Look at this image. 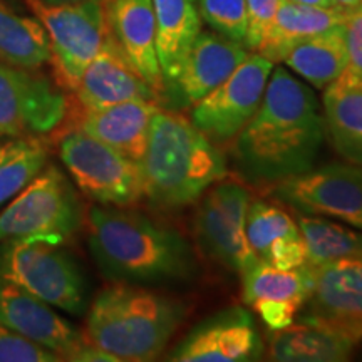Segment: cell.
<instances>
[{
  "instance_id": "cell-29",
  "label": "cell",
  "mask_w": 362,
  "mask_h": 362,
  "mask_svg": "<svg viewBox=\"0 0 362 362\" xmlns=\"http://www.w3.org/2000/svg\"><path fill=\"white\" fill-rule=\"evenodd\" d=\"M300 233L297 221L279 206L264 200H252L245 218V235L252 250L260 260L277 238Z\"/></svg>"
},
{
  "instance_id": "cell-33",
  "label": "cell",
  "mask_w": 362,
  "mask_h": 362,
  "mask_svg": "<svg viewBox=\"0 0 362 362\" xmlns=\"http://www.w3.org/2000/svg\"><path fill=\"white\" fill-rule=\"evenodd\" d=\"M264 262L280 270H292L307 264V248L302 233L277 238L269 248Z\"/></svg>"
},
{
  "instance_id": "cell-12",
  "label": "cell",
  "mask_w": 362,
  "mask_h": 362,
  "mask_svg": "<svg viewBox=\"0 0 362 362\" xmlns=\"http://www.w3.org/2000/svg\"><path fill=\"white\" fill-rule=\"evenodd\" d=\"M270 193L297 214L337 220L362 232V166L330 163L272 185Z\"/></svg>"
},
{
  "instance_id": "cell-34",
  "label": "cell",
  "mask_w": 362,
  "mask_h": 362,
  "mask_svg": "<svg viewBox=\"0 0 362 362\" xmlns=\"http://www.w3.org/2000/svg\"><path fill=\"white\" fill-rule=\"evenodd\" d=\"M344 34H346V47L349 56V64L356 74L362 78V8H354L347 13L344 22Z\"/></svg>"
},
{
  "instance_id": "cell-28",
  "label": "cell",
  "mask_w": 362,
  "mask_h": 362,
  "mask_svg": "<svg viewBox=\"0 0 362 362\" xmlns=\"http://www.w3.org/2000/svg\"><path fill=\"white\" fill-rule=\"evenodd\" d=\"M49 165V149L39 136H22L0 143V208Z\"/></svg>"
},
{
  "instance_id": "cell-26",
  "label": "cell",
  "mask_w": 362,
  "mask_h": 362,
  "mask_svg": "<svg viewBox=\"0 0 362 362\" xmlns=\"http://www.w3.org/2000/svg\"><path fill=\"white\" fill-rule=\"evenodd\" d=\"M0 62L40 69L51 62V47L44 27L35 17L21 16L0 2Z\"/></svg>"
},
{
  "instance_id": "cell-39",
  "label": "cell",
  "mask_w": 362,
  "mask_h": 362,
  "mask_svg": "<svg viewBox=\"0 0 362 362\" xmlns=\"http://www.w3.org/2000/svg\"><path fill=\"white\" fill-rule=\"evenodd\" d=\"M361 8H362V6H361Z\"/></svg>"
},
{
  "instance_id": "cell-22",
  "label": "cell",
  "mask_w": 362,
  "mask_h": 362,
  "mask_svg": "<svg viewBox=\"0 0 362 362\" xmlns=\"http://www.w3.org/2000/svg\"><path fill=\"white\" fill-rule=\"evenodd\" d=\"M156 52L163 79L170 84L183 66L189 49L202 33V17L194 0H153Z\"/></svg>"
},
{
  "instance_id": "cell-36",
  "label": "cell",
  "mask_w": 362,
  "mask_h": 362,
  "mask_svg": "<svg viewBox=\"0 0 362 362\" xmlns=\"http://www.w3.org/2000/svg\"><path fill=\"white\" fill-rule=\"evenodd\" d=\"M341 8H346V11H354V8H359L362 6V0H334Z\"/></svg>"
},
{
  "instance_id": "cell-24",
  "label": "cell",
  "mask_w": 362,
  "mask_h": 362,
  "mask_svg": "<svg viewBox=\"0 0 362 362\" xmlns=\"http://www.w3.org/2000/svg\"><path fill=\"white\" fill-rule=\"evenodd\" d=\"M270 359L280 362H339L347 361L354 344L315 325L296 324L272 330Z\"/></svg>"
},
{
  "instance_id": "cell-18",
  "label": "cell",
  "mask_w": 362,
  "mask_h": 362,
  "mask_svg": "<svg viewBox=\"0 0 362 362\" xmlns=\"http://www.w3.org/2000/svg\"><path fill=\"white\" fill-rule=\"evenodd\" d=\"M104 7L111 35L163 103L165 79L156 52L153 0H107Z\"/></svg>"
},
{
  "instance_id": "cell-4",
  "label": "cell",
  "mask_w": 362,
  "mask_h": 362,
  "mask_svg": "<svg viewBox=\"0 0 362 362\" xmlns=\"http://www.w3.org/2000/svg\"><path fill=\"white\" fill-rule=\"evenodd\" d=\"M183 319L185 307L176 298L144 285L111 282L90 304L83 337L117 362L155 361Z\"/></svg>"
},
{
  "instance_id": "cell-15",
  "label": "cell",
  "mask_w": 362,
  "mask_h": 362,
  "mask_svg": "<svg viewBox=\"0 0 362 362\" xmlns=\"http://www.w3.org/2000/svg\"><path fill=\"white\" fill-rule=\"evenodd\" d=\"M250 51L243 44L218 33H200L189 49L178 76L166 84L165 101L192 107L206 94L223 83L248 57Z\"/></svg>"
},
{
  "instance_id": "cell-23",
  "label": "cell",
  "mask_w": 362,
  "mask_h": 362,
  "mask_svg": "<svg viewBox=\"0 0 362 362\" xmlns=\"http://www.w3.org/2000/svg\"><path fill=\"white\" fill-rule=\"evenodd\" d=\"M282 62L315 89H325L349 64L344 24L297 44Z\"/></svg>"
},
{
  "instance_id": "cell-2",
  "label": "cell",
  "mask_w": 362,
  "mask_h": 362,
  "mask_svg": "<svg viewBox=\"0 0 362 362\" xmlns=\"http://www.w3.org/2000/svg\"><path fill=\"white\" fill-rule=\"evenodd\" d=\"M89 252L110 282L181 285L197 277L188 240L126 206L94 205L86 214Z\"/></svg>"
},
{
  "instance_id": "cell-31",
  "label": "cell",
  "mask_w": 362,
  "mask_h": 362,
  "mask_svg": "<svg viewBox=\"0 0 362 362\" xmlns=\"http://www.w3.org/2000/svg\"><path fill=\"white\" fill-rule=\"evenodd\" d=\"M56 352L0 324V362H59Z\"/></svg>"
},
{
  "instance_id": "cell-14",
  "label": "cell",
  "mask_w": 362,
  "mask_h": 362,
  "mask_svg": "<svg viewBox=\"0 0 362 362\" xmlns=\"http://www.w3.org/2000/svg\"><path fill=\"white\" fill-rule=\"evenodd\" d=\"M264 344L252 315L242 307L221 310L198 324L166 357L176 362L257 361Z\"/></svg>"
},
{
  "instance_id": "cell-16",
  "label": "cell",
  "mask_w": 362,
  "mask_h": 362,
  "mask_svg": "<svg viewBox=\"0 0 362 362\" xmlns=\"http://www.w3.org/2000/svg\"><path fill=\"white\" fill-rule=\"evenodd\" d=\"M74 96L81 111L101 110L126 101L161 103V98L121 51L110 27L96 57L86 67Z\"/></svg>"
},
{
  "instance_id": "cell-19",
  "label": "cell",
  "mask_w": 362,
  "mask_h": 362,
  "mask_svg": "<svg viewBox=\"0 0 362 362\" xmlns=\"http://www.w3.org/2000/svg\"><path fill=\"white\" fill-rule=\"evenodd\" d=\"M158 110L160 104L153 101H126L101 110L81 111L74 129L141 163Z\"/></svg>"
},
{
  "instance_id": "cell-35",
  "label": "cell",
  "mask_w": 362,
  "mask_h": 362,
  "mask_svg": "<svg viewBox=\"0 0 362 362\" xmlns=\"http://www.w3.org/2000/svg\"><path fill=\"white\" fill-rule=\"evenodd\" d=\"M291 2L302 4V6H309V7H322V8L339 7L334 0H291Z\"/></svg>"
},
{
  "instance_id": "cell-32",
  "label": "cell",
  "mask_w": 362,
  "mask_h": 362,
  "mask_svg": "<svg viewBox=\"0 0 362 362\" xmlns=\"http://www.w3.org/2000/svg\"><path fill=\"white\" fill-rule=\"evenodd\" d=\"M280 0H245L247 6V37L245 47L250 52L259 51L262 40L277 13Z\"/></svg>"
},
{
  "instance_id": "cell-37",
  "label": "cell",
  "mask_w": 362,
  "mask_h": 362,
  "mask_svg": "<svg viewBox=\"0 0 362 362\" xmlns=\"http://www.w3.org/2000/svg\"><path fill=\"white\" fill-rule=\"evenodd\" d=\"M40 2L49 4V6H62V4H79V2H90V0H40ZM104 2V0H98Z\"/></svg>"
},
{
  "instance_id": "cell-27",
  "label": "cell",
  "mask_w": 362,
  "mask_h": 362,
  "mask_svg": "<svg viewBox=\"0 0 362 362\" xmlns=\"http://www.w3.org/2000/svg\"><path fill=\"white\" fill-rule=\"evenodd\" d=\"M307 248V264L320 265L339 259L362 257V232L319 215H297Z\"/></svg>"
},
{
  "instance_id": "cell-5",
  "label": "cell",
  "mask_w": 362,
  "mask_h": 362,
  "mask_svg": "<svg viewBox=\"0 0 362 362\" xmlns=\"http://www.w3.org/2000/svg\"><path fill=\"white\" fill-rule=\"evenodd\" d=\"M0 282L16 285L67 314L81 315L88 310L84 275L62 243L45 240L0 243Z\"/></svg>"
},
{
  "instance_id": "cell-13",
  "label": "cell",
  "mask_w": 362,
  "mask_h": 362,
  "mask_svg": "<svg viewBox=\"0 0 362 362\" xmlns=\"http://www.w3.org/2000/svg\"><path fill=\"white\" fill-rule=\"evenodd\" d=\"M69 101L57 83L0 62V138L44 136L64 123Z\"/></svg>"
},
{
  "instance_id": "cell-11",
  "label": "cell",
  "mask_w": 362,
  "mask_h": 362,
  "mask_svg": "<svg viewBox=\"0 0 362 362\" xmlns=\"http://www.w3.org/2000/svg\"><path fill=\"white\" fill-rule=\"evenodd\" d=\"M309 267L312 284L298 324L330 330L354 346L362 342V257Z\"/></svg>"
},
{
  "instance_id": "cell-10",
  "label": "cell",
  "mask_w": 362,
  "mask_h": 362,
  "mask_svg": "<svg viewBox=\"0 0 362 362\" xmlns=\"http://www.w3.org/2000/svg\"><path fill=\"white\" fill-rule=\"evenodd\" d=\"M274 62L250 52L232 74L189 107V121L221 149L230 146L259 111Z\"/></svg>"
},
{
  "instance_id": "cell-7",
  "label": "cell",
  "mask_w": 362,
  "mask_h": 362,
  "mask_svg": "<svg viewBox=\"0 0 362 362\" xmlns=\"http://www.w3.org/2000/svg\"><path fill=\"white\" fill-rule=\"evenodd\" d=\"M34 17L42 24L51 47V64L56 83L74 93L86 67L96 57L107 34L104 2L49 6L40 0H25Z\"/></svg>"
},
{
  "instance_id": "cell-38",
  "label": "cell",
  "mask_w": 362,
  "mask_h": 362,
  "mask_svg": "<svg viewBox=\"0 0 362 362\" xmlns=\"http://www.w3.org/2000/svg\"><path fill=\"white\" fill-rule=\"evenodd\" d=\"M104 2H107V0H104Z\"/></svg>"
},
{
  "instance_id": "cell-3",
  "label": "cell",
  "mask_w": 362,
  "mask_h": 362,
  "mask_svg": "<svg viewBox=\"0 0 362 362\" xmlns=\"http://www.w3.org/2000/svg\"><path fill=\"white\" fill-rule=\"evenodd\" d=\"M144 197L163 210L197 203L228 175L223 149L211 143L188 117L158 110L141 163Z\"/></svg>"
},
{
  "instance_id": "cell-8",
  "label": "cell",
  "mask_w": 362,
  "mask_h": 362,
  "mask_svg": "<svg viewBox=\"0 0 362 362\" xmlns=\"http://www.w3.org/2000/svg\"><path fill=\"white\" fill-rule=\"evenodd\" d=\"M59 158L86 197L106 206H131L144 197L141 166L96 138L71 129L59 141Z\"/></svg>"
},
{
  "instance_id": "cell-1",
  "label": "cell",
  "mask_w": 362,
  "mask_h": 362,
  "mask_svg": "<svg viewBox=\"0 0 362 362\" xmlns=\"http://www.w3.org/2000/svg\"><path fill=\"white\" fill-rule=\"evenodd\" d=\"M325 141L320 103L310 86L274 66L259 111L232 143L243 180L275 185L315 166Z\"/></svg>"
},
{
  "instance_id": "cell-30",
  "label": "cell",
  "mask_w": 362,
  "mask_h": 362,
  "mask_svg": "<svg viewBox=\"0 0 362 362\" xmlns=\"http://www.w3.org/2000/svg\"><path fill=\"white\" fill-rule=\"evenodd\" d=\"M202 22L235 42L245 44L247 6L245 0H194Z\"/></svg>"
},
{
  "instance_id": "cell-6",
  "label": "cell",
  "mask_w": 362,
  "mask_h": 362,
  "mask_svg": "<svg viewBox=\"0 0 362 362\" xmlns=\"http://www.w3.org/2000/svg\"><path fill=\"white\" fill-rule=\"evenodd\" d=\"M83 223V205L57 166L47 165L0 211V243L45 240L64 243Z\"/></svg>"
},
{
  "instance_id": "cell-21",
  "label": "cell",
  "mask_w": 362,
  "mask_h": 362,
  "mask_svg": "<svg viewBox=\"0 0 362 362\" xmlns=\"http://www.w3.org/2000/svg\"><path fill=\"white\" fill-rule=\"evenodd\" d=\"M347 13L349 11L341 7H309L291 0H280L277 13L257 52L274 64L282 62L285 54L297 44L344 24Z\"/></svg>"
},
{
  "instance_id": "cell-25",
  "label": "cell",
  "mask_w": 362,
  "mask_h": 362,
  "mask_svg": "<svg viewBox=\"0 0 362 362\" xmlns=\"http://www.w3.org/2000/svg\"><path fill=\"white\" fill-rule=\"evenodd\" d=\"M242 298L252 309L262 304H293L302 309L309 296L310 267L280 270L259 260L242 275Z\"/></svg>"
},
{
  "instance_id": "cell-9",
  "label": "cell",
  "mask_w": 362,
  "mask_h": 362,
  "mask_svg": "<svg viewBox=\"0 0 362 362\" xmlns=\"http://www.w3.org/2000/svg\"><path fill=\"white\" fill-rule=\"evenodd\" d=\"M194 214V237L211 260L242 277L260 259L245 235V218L252 202L245 183L221 178L206 189Z\"/></svg>"
},
{
  "instance_id": "cell-20",
  "label": "cell",
  "mask_w": 362,
  "mask_h": 362,
  "mask_svg": "<svg viewBox=\"0 0 362 362\" xmlns=\"http://www.w3.org/2000/svg\"><path fill=\"white\" fill-rule=\"evenodd\" d=\"M325 138L344 161L362 166V78L346 67L324 90Z\"/></svg>"
},
{
  "instance_id": "cell-17",
  "label": "cell",
  "mask_w": 362,
  "mask_h": 362,
  "mask_svg": "<svg viewBox=\"0 0 362 362\" xmlns=\"http://www.w3.org/2000/svg\"><path fill=\"white\" fill-rule=\"evenodd\" d=\"M0 324L54 351L62 361H72L86 344L83 332L52 305L8 282H0Z\"/></svg>"
}]
</instances>
